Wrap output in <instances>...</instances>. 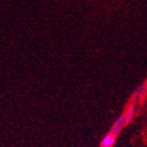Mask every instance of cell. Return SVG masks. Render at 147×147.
<instances>
[{"mask_svg":"<svg viewBox=\"0 0 147 147\" xmlns=\"http://www.w3.org/2000/svg\"><path fill=\"white\" fill-rule=\"evenodd\" d=\"M138 102H139V100H137L136 98L132 97L131 103L127 105V107H126V110H125V112L123 113L124 117H125L126 125L133 119V117H134V115H136V109H137V104H138Z\"/></svg>","mask_w":147,"mask_h":147,"instance_id":"6da1fadb","label":"cell"},{"mask_svg":"<svg viewBox=\"0 0 147 147\" xmlns=\"http://www.w3.org/2000/svg\"><path fill=\"white\" fill-rule=\"evenodd\" d=\"M126 125V121H125V117H124V115H121L115 123H113V125H112V127H111V131L110 132H112L113 134H119L120 133V131L123 130V127Z\"/></svg>","mask_w":147,"mask_h":147,"instance_id":"7a4b0ae2","label":"cell"},{"mask_svg":"<svg viewBox=\"0 0 147 147\" xmlns=\"http://www.w3.org/2000/svg\"><path fill=\"white\" fill-rule=\"evenodd\" d=\"M115 142H116V134H113L112 132H109L100 140V147H113Z\"/></svg>","mask_w":147,"mask_h":147,"instance_id":"3957f363","label":"cell"},{"mask_svg":"<svg viewBox=\"0 0 147 147\" xmlns=\"http://www.w3.org/2000/svg\"><path fill=\"white\" fill-rule=\"evenodd\" d=\"M146 95H147V81L136 89V91H134V94H133L132 97L136 98L137 100H141V99L145 98Z\"/></svg>","mask_w":147,"mask_h":147,"instance_id":"277c9868","label":"cell"}]
</instances>
